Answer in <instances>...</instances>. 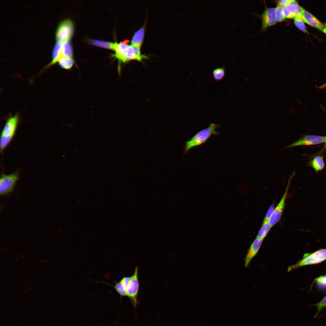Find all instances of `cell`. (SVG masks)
<instances>
[{
    "instance_id": "1",
    "label": "cell",
    "mask_w": 326,
    "mask_h": 326,
    "mask_svg": "<svg viewBox=\"0 0 326 326\" xmlns=\"http://www.w3.org/2000/svg\"><path fill=\"white\" fill-rule=\"evenodd\" d=\"M126 42L114 43L113 50L115 52L114 56L119 60L125 63L132 60L140 62L143 59L148 58L147 56L141 53V48L131 44H127Z\"/></svg>"
},
{
    "instance_id": "2",
    "label": "cell",
    "mask_w": 326,
    "mask_h": 326,
    "mask_svg": "<svg viewBox=\"0 0 326 326\" xmlns=\"http://www.w3.org/2000/svg\"><path fill=\"white\" fill-rule=\"evenodd\" d=\"M19 119V115L16 114L8 118L6 121L1 135L0 147L1 152L5 149L14 137Z\"/></svg>"
},
{
    "instance_id": "3",
    "label": "cell",
    "mask_w": 326,
    "mask_h": 326,
    "mask_svg": "<svg viewBox=\"0 0 326 326\" xmlns=\"http://www.w3.org/2000/svg\"><path fill=\"white\" fill-rule=\"evenodd\" d=\"M218 125L211 123L209 126L197 133L186 142L184 152H187L191 148L199 146L204 143L212 135L217 133L216 131Z\"/></svg>"
},
{
    "instance_id": "4",
    "label": "cell",
    "mask_w": 326,
    "mask_h": 326,
    "mask_svg": "<svg viewBox=\"0 0 326 326\" xmlns=\"http://www.w3.org/2000/svg\"><path fill=\"white\" fill-rule=\"evenodd\" d=\"M326 260V248L321 249L312 253L305 254L302 258L295 264L289 267L290 272L302 266L320 263Z\"/></svg>"
},
{
    "instance_id": "5",
    "label": "cell",
    "mask_w": 326,
    "mask_h": 326,
    "mask_svg": "<svg viewBox=\"0 0 326 326\" xmlns=\"http://www.w3.org/2000/svg\"><path fill=\"white\" fill-rule=\"evenodd\" d=\"M138 267H136L127 286L126 292L128 296L135 309L139 303L138 296L139 289Z\"/></svg>"
},
{
    "instance_id": "6",
    "label": "cell",
    "mask_w": 326,
    "mask_h": 326,
    "mask_svg": "<svg viewBox=\"0 0 326 326\" xmlns=\"http://www.w3.org/2000/svg\"><path fill=\"white\" fill-rule=\"evenodd\" d=\"M74 31V26L72 22L70 19H66L61 22L59 24L56 34L57 42L62 43L64 42L69 40Z\"/></svg>"
},
{
    "instance_id": "7",
    "label": "cell",
    "mask_w": 326,
    "mask_h": 326,
    "mask_svg": "<svg viewBox=\"0 0 326 326\" xmlns=\"http://www.w3.org/2000/svg\"><path fill=\"white\" fill-rule=\"evenodd\" d=\"M294 174V172L290 176L284 193L281 200L274 209L269 221L271 227L277 224L281 219L285 206V202L291 181Z\"/></svg>"
},
{
    "instance_id": "8",
    "label": "cell",
    "mask_w": 326,
    "mask_h": 326,
    "mask_svg": "<svg viewBox=\"0 0 326 326\" xmlns=\"http://www.w3.org/2000/svg\"><path fill=\"white\" fill-rule=\"evenodd\" d=\"M18 174L16 172L13 173L5 174H2L0 180V194L4 195L12 192L18 178Z\"/></svg>"
},
{
    "instance_id": "9",
    "label": "cell",
    "mask_w": 326,
    "mask_h": 326,
    "mask_svg": "<svg viewBox=\"0 0 326 326\" xmlns=\"http://www.w3.org/2000/svg\"><path fill=\"white\" fill-rule=\"evenodd\" d=\"M325 136L313 135H306L297 141L284 148L283 149L298 146L315 145L323 143Z\"/></svg>"
},
{
    "instance_id": "10",
    "label": "cell",
    "mask_w": 326,
    "mask_h": 326,
    "mask_svg": "<svg viewBox=\"0 0 326 326\" xmlns=\"http://www.w3.org/2000/svg\"><path fill=\"white\" fill-rule=\"evenodd\" d=\"M303 20L305 22L326 34V24H324L301 7Z\"/></svg>"
},
{
    "instance_id": "11",
    "label": "cell",
    "mask_w": 326,
    "mask_h": 326,
    "mask_svg": "<svg viewBox=\"0 0 326 326\" xmlns=\"http://www.w3.org/2000/svg\"><path fill=\"white\" fill-rule=\"evenodd\" d=\"M283 12L286 18L291 19L298 17L303 20L300 7L295 0H292L291 3L283 8Z\"/></svg>"
},
{
    "instance_id": "12",
    "label": "cell",
    "mask_w": 326,
    "mask_h": 326,
    "mask_svg": "<svg viewBox=\"0 0 326 326\" xmlns=\"http://www.w3.org/2000/svg\"><path fill=\"white\" fill-rule=\"evenodd\" d=\"M262 22V29L265 30L267 27L275 24L276 22L275 15V8H266L261 16Z\"/></svg>"
},
{
    "instance_id": "13",
    "label": "cell",
    "mask_w": 326,
    "mask_h": 326,
    "mask_svg": "<svg viewBox=\"0 0 326 326\" xmlns=\"http://www.w3.org/2000/svg\"><path fill=\"white\" fill-rule=\"evenodd\" d=\"M264 239L257 237L249 248L245 258V266L248 267L253 258L256 255L262 245Z\"/></svg>"
},
{
    "instance_id": "14",
    "label": "cell",
    "mask_w": 326,
    "mask_h": 326,
    "mask_svg": "<svg viewBox=\"0 0 326 326\" xmlns=\"http://www.w3.org/2000/svg\"><path fill=\"white\" fill-rule=\"evenodd\" d=\"M145 31L144 27H142L136 31L132 38L131 44L141 48L143 40Z\"/></svg>"
},
{
    "instance_id": "15",
    "label": "cell",
    "mask_w": 326,
    "mask_h": 326,
    "mask_svg": "<svg viewBox=\"0 0 326 326\" xmlns=\"http://www.w3.org/2000/svg\"><path fill=\"white\" fill-rule=\"evenodd\" d=\"M62 43L56 42L54 45L53 50L52 60L50 62L43 68L42 71L50 67L58 62L61 56V48Z\"/></svg>"
},
{
    "instance_id": "16",
    "label": "cell",
    "mask_w": 326,
    "mask_h": 326,
    "mask_svg": "<svg viewBox=\"0 0 326 326\" xmlns=\"http://www.w3.org/2000/svg\"><path fill=\"white\" fill-rule=\"evenodd\" d=\"M323 156H318L315 157L310 162V166L316 172L322 170L324 167Z\"/></svg>"
},
{
    "instance_id": "17",
    "label": "cell",
    "mask_w": 326,
    "mask_h": 326,
    "mask_svg": "<svg viewBox=\"0 0 326 326\" xmlns=\"http://www.w3.org/2000/svg\"><path fill=\"white\" fill-rule=\"evenodd\" d=\"M61 54L62 56L72 57V50L69 40L64 42L62 43Z\"/></svg>"
},
{
    "instance_id": "18",
    "label": "cell",
    "mask_w": 326,
    "mask_h": 326,
    "mask_svg": "<svg viewBox=\"0 0 326 326\" xmlns=\"http://www.w3.org/2000/svg\"><path fill=\"white\" fill-rule=\"evenodd\" d=\"M271 227L269 221L264 220L257 237L264 239L267 235Z\"/></svg>"
},
{
    "instance_id": "19",
    "label": "cell",
    "mask_w": 326,
    "mask_h": 326,
    "mask_svg": "<svg viewBox=\"0 0 326 326\" xmlns=\"http://www.w3.org/2000/svg\"><path fill=\"white\" fill-rule=\"evenodd\" d=\"M58 62L60 67L65 69H69L72 67L74 61L72 57L61 56Z\"/></svg>"
},
{
    "instance_id": "20",
    "label": "cell",
    "mask_w": 326,
    "mask_h": 326,
    "mask_svg": "<svg viewBox=\"0 0 326 326\" xmlns=\"http://www.w3.org/2000/svg\"><path fill=\"white\" fill-rule=\"evenodd\" d=\"M90 42L94 45L113 50L114 43L95 40H91Z\"/></svg>"
},
{
    "instance_id": "21",
    "label": "cell",
    "mask_w": 326,
    "mask_h": 326,
    "mask_svg": "<svg viewBox=\"0 0 326 326\" xmlns=\"http://www.w3.org/2000/svg\"><path fill=\"white\" fill-rule=\"evenodd\" d=\"M225 73L224 68H219L215 69L213 71L214 79L217 81L222 80L224 77Z\"/></svg>"
},
{
    "instance_id": "22",
    "label": "cell",
    "mask_w": 326,
    "mask_h": 326,
    "mask_svg": "<svg viewBox=\"0 0 326 326\" xmlns=\"http://www.w3.org/2000/svg\"><path fill=\"white\" fill-rule=\"evenodd\" d=\"M313 305L317 308V312L314 316V317L316 318L320 312L326 307V296L320 302Z\"/></svg>"
},
{
    "instance_id": "23",
    "label": "cell",
    "mask_w": 326,
    "mask_h": 326,
    "mask_svg": "<svg viewBox=\"0 0 326 326\" xmlns=\"http://www.w3.org/2000/svg\"><path fill=\"white\" fill-rule=\"evenodd\" d=\"M114 285H112L116 291L119 294L122 298L123 296H126V292L123 288L120 281L116 282Z\"/></svg>"
},
{
    "instance_id": "24",
    "label": "cell",
    "mask_w": 326,
    "mask_h": 326,
    "mask_svg": "<svg viewBox=\"0 0 326 326\" xmlns=\"http://www.w3.org/2000/svg\"><path fill=\"white\" fill-rule=\"evenodd\" d=\"M283 7L277 5L275 8V15L277 21L282 22L285 19Z\"/></svg>"
},
{
    "instance_id": "25",
    "label": "cell",
    "mask_w": 326,
    "mask_h": 326,
    "mask_svg": "<svg viewBox=\"0 0 326 326\" xmlns=\"http://www.w3.org/2000/svg\"><path fill=\"white\" fill-rule=\"evenodd\" d=\"M315 281L317 286L320 289H326V275L316 278Z\"/></svg>"
},
{
    "instance_id": "26",
    "label": "cell",
    "mask_w": 326,
    "mask_h": 326,
    "mask_svg": "<svg viewBox=\"0 0 326 326\" xmlns=\"http://www.w3.org/2000/svg\"><path fill=\"white\" fill-rule=\"evenodd\" d=\"M294 23L296 26L301 31L307 32L303 20L301 18L296 17L294 18Z\"/></svg>"
},
{
    "instance_id": "27",
    "label": "cell",
    "mask_w": 326,
    "mask_h": 326,
    "mask_svg": "<svg viewBox=\"0 0 326 326\" xmlns=\"http://www.w3.org/2000/svg\"><path fill=\"white\" fill-rule=\"evenodd\" d=\"M131 276H125L123 277L120 281V282L126 291Z\"/></svg>"
},
{
    "instance_id": "28",
    "label": "cell",
    "mask_w": 326,
    "mask_h": 326,
    "mask_svg": "<svg viewBox=\"0 0 326 326\" xmlns=\"http://www.w3.org/2000/svg\"><path fill=\"white\" fill-rule=\"evenodd\" d=\"M274 205L273 203L269 207L264 220L270 221V220L274 209Z\"/></svg>"
},
{
    "instance_id": "29",
    "label": "cell",
    "mask_w": 326,
    "mask_h": 326,
    "mask_svg": "<svg viewBox=\"0 0 326 326\" xmlns=\"http://www.w3.org/2000/svg\"><path fill=\"white\" fill-rule=\"evenodd\" d=\"M276 1L278 5L283 7L291 3L292 0H280Z\"/></svg>"
},
{
    "instance_id": "30",
    "label": "cell",
    "mask_w": 326,
    "mask_h": 326,
    "mask_svg": "<svg viewBox=\"0 0 326 326\" xmlns=\"http://www.w3.org/2000/svg\"><path fill=\"white\" fill-rule=\"evenodd\" d=\"M324 142V145L323 147V148L321 150L322 151H324V150H325L326 149V136H325Z\"/></svg>"
},
{
    "instance_id": "31",
    "label": "cell",
    "mask_w": 326,
    "mask_h": 326,
    "mask_svg": "<svg viewBox=\"0 0 326 326\" xmlns=\"http://www.w3.org/2000/svg\"><path fill=\"white\" fill-rule=\"evenodd\" d=\"M326 87V83L324 84L317 87L318 88L322 89Z\"/></svg>"
}]
</instances>
